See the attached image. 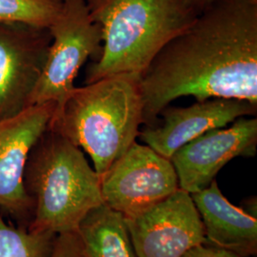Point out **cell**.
Here are the masks:
<instances>
[{
  "instance_id": "obj_16",
  "label": "cell",
  "mask_w": 257,
  "mask_h": 257,
  "mask_svg": "<svg viewBox=\"0 0 257 257\" xmlns=\"http://www.w3.org/2000/svg\"><path fill=\"white\" fill-rule=\"evenodd\" d=\"M48 257H89L76 231L57 234Z\"/></svg>"
},
{
  "instance_id": "obj_9",
  "label": "cell",
  "mask_w": 257,
  "mask_h": 257,
  "mask_svg": "<svg viewBox=\"0 0 257 257\" xmlns=\"http://www.w3.org/2000/svg\"><path fill=\"white\" fill-rule=\"evenodd\" d=\"M51 41L49 28L0 23V120L27 108Z\"/></svg>"
},
{
  "instance_id": "obj_2",
  "label": "cell",
  "mask_w": 257,
  "mask_h": 257,
  "mask_svg": "<svg viewBox=\"0 0 257 257\" xmlns=\"http://www.w3.org/2000/svg\"><path fill=\"white\" fill-rule=\"evenodd\" d=\"M138 74H119L74 88L55 107L48 128L91 157L101 177L138 137L143 98Z\"/></svg>"
},
{
  "instance_id": "obj_15",
  "label": "cell",
  "mask_w": 257,
  "mask_h": 257,
  "mask_svg": "<svg viewBox=\"0 0 257 257\" xmlns=\"http://www.w3.org/2000/svg\"><path fill=\"white\" fill-rule=\"evenodd\" d=\"M63 0H0V23H24L49 28L59 15Z\"/></svg>"
},
{
  "instance_id": "obj_1",
  "label": "cell",
  "mask_w": 257,
  "mask_h": 257,
  "mask_svg": "<svg viewBox=\"0 0 257 257\" xmlns=\"http://www.w3.org/2000/svg\"><path fill=\"white\" fill-rule=\"evenodd\" d=\"M143 124L170 103L232 98L257 106V0H215L168 41L140 76Z\"/></svg>"
},
{
  "instance_id": "obj_7",
  "label": "cell",
  "mask_w": 257,
  "mask_h": 257,
  "mask_svg": "<svg viewBox=\"0 0 257 257\" xmlns=\"http://www.w3.org/2000/svg\"><path fill=\"white\" fill-rule=\"evenodd\" d=\"M125 221L138 257H182L206 244L200 214L191 193L181 189Z\"/></svg>"
},
{
  "instance_id": "obj_12",
  "label": "cell",
  "mask_w": 257,
  "mask_h": 257,
  "mask_svg": "<svg viewBox=\"0 0 257 257\" xmlns=\"http://www.w3.org/2000/svg\"><path fill=\"white\" fill-rule=\"evenodd\" d=\"M191 195L202 220L206 243L240 257L256 255L255 216L229 202L215 180Z\"/></svg>"
},
{
  "instance_id": "obj_17",
  "label": "cell",
  "mask_w": 257,
  "mask_h": 257,
  "mask_svg": "<svg viewBox=\"0 0 257 257\" xmlns=\"http://www.w3.org/2000/svg\"><path fill=\"white\" fill-rule=\"evenodd\" d=\"M182 257H240L224 248H217L214 246H206L202 244L191 248Z\"/></svg>"
},
{
  "instance_id": "obj_18",
  "label": "cell",
  "mask_w": 257,
  "mask_h": 257,
  "mask_svg": "<svg viewBox=\"0 0 257 257\" xmlns=\"http://www.w3.org/2000/svg\"><path fill=\"white\" fill-rule=\"evenodd\" d=\"M181 4L194 16H198L215 0H179Z\"/></svg>"
},
{
  "instance_id": "obj_3",
  "label": "cell",
  "mask_w": 257,
  "mask_h": 257,
  "mask_svg": "<svg viewBox=\"0 0 257 257\" xmlns=\"http://www.w3.org/2000/svg\"><path fill=\"white\" fill-rule=\"evenodd\" d=\"M23 181L32 231L74 232L90 211L104 204L100 177L82 150L51 128L32 148Z\"/></svg>"
},
{
  "instance_id": "obj_11",
  "label": "cell",
  "mask_w": 257,
  "mask_h": 257,
  "mask_svg": "<svg viewBox=\"0 0 257 257\" xmlns=\"http://www.w3.org/2000/svg\"><path fill=\"white\" fill-rule=\"evenodd\" d=\"M257 106L232 98H210L189 107L168 105L161 124L146 127L138 137L157 154L171 159L175 152L208 131L224 128L242 116L256 114Z\"/></svg>"
},
{
  "instance_id": "obj_13",
  "label": "cell",
  "mask_w": 257,
  "mask_h": 257,
  "mask_svg": "<svg viewBox=\"0 0 257 257\" xmlns=\"http://www.w3.org/2000/svg\"><path fill=\"white\" fill-rule=\"evenodd\" d=\"M76 232L89 257H138L124 215L105 203L84 217Z\"/></svg>"
},
{
  "instance_id": "obj_8",
  "label": "cell",
  "mask_w": 257,
  "mask_h": 257,
  "mask_svg": "<svg viewBox=\"0 0 257 257\" xmlns=\"http://www.w3.org/2000/svg\"><path fill=\"white\" fill-rule=\"evenodd\" d=\"M55 107L54 102L36 104L0 120V209L22 227L28 228L32 212L23 181L28 156L48 128Z\"/></svg>"
},
{
  "instance_id": "obj_4",
  "label": "cell",
  "mask_w": 257,
  "mask_h": 257,
  "mask_svg": "<svg viewBox=\"0 0 257 257\" xmlns=\"http://www.w3.org/2000/svg\"><path fill=\"white\" fill-rule=\"evenodd\" d=\"M102 30L99 58L88 67L85 83L119 74H142L168 41L196 18L179 0H86Z\"/></svg>"
},
{
  "instance_id": "obj_5",
  "label": "cell",
  "mask_w": 257,
  "mask_h": 257,
  "mask_svg": "<svg viewBox=\"0 0 257 257\" xmlns=\"http://www.w3.org/2000/svg\"><path fill=\"white\" fill-rule=\"evenodd\" d=\"M49 31L52 41L46 61L28 107L46 102L59 105L75 88L74 79L87 59L97 60L101 55V27L91 18L86 0H63Z\"/></svg>"
},
{
  "instance_id": "obj_6",
  "label": "cell",
  "mask_w": 257,
  "mask_h": 257,
  "mask_svg": "<svg viewBox=\"0 0 257 257\" xmlns=\"http://www.w3.org/2000/svg\"><path fill=\"white\" fill-rule=\"evenodd\" d=\"M104 203L131 217L164 200L179 189L169 158L137 141L100 177Z\"/></svg>"
},
{
  "instance_id": "obj_14",
  "label": "cell",
  "mask_w": 257,
  "mask_h": 257,
  "mask_svg": "<svg viewBox=\"0 0 257 257\" xmlns=\"http://www.w3.org/2000/svg\"><path fill=\"white\" fill-rule=\"evenodd\" d=\"M55 236L51 232H36L16 226L0 211V257H48Z\"/></svg>"
},
{
  "instance_id": "obj_10",
  "label": "cell",
  "mask_w": 257,
  "mask_h": 257,
  "mask_svg": "<svg viewBox=\"0 0 257 257\" xmlns=\"http://www.w3.org/2000/svg\"><path fill=\"white\" fill-rule=\"evenodd\" d=\"M256 147L257 118L242 116L228 128H213L191 140L170 160L179 189L192 194L206 189L233 158L255 156Z\"/></svg>"
}]
</instances>
